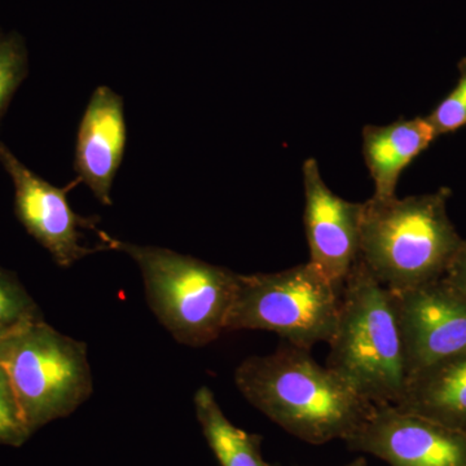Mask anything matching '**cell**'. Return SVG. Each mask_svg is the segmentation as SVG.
Returning <instances> with one entry per match:
<instances>
[{
	"label": "cell",
	"instance_id": "cell-1",
	"mask_svg": "<svg viewBox=\"0 0 466 466\" xmlns=\"http://www.w3.org/2000/svg\"><path fill=\"white\" fill-rule=\"evenodd\" d=\"M235 381L251 406L315 446L348 441L373 408L345 380L320 366L309 350L290 343L242 361Z\"/></svg>",
	"mask_w": 466,
	"mask_h": 466
},
{
	"label": "cell",
	"instance_id": "cell-2",
	"mask_svg": "<svg viewBox=\"0 0 466 466\" xmlns=\"http://www.w3.org/2000/svg\"><path fill=\"white\" fill-rule=\"evenodd\" d=\"M450 188L428 195L364 202L360 256L391 291L440 281L464 238L449 216Z\"/></svg>",
	"mask_w": 466,
	"mask_h": 466
},
{
	"label": "cell",
	"instance_id": "cell-3",
	"mask_svg": "<svg viewBox=\"0 0 466 466\" xmlns=\"http://www.w3.org/2000/svg\"><path fill=\"white\" fill-rule=\"evenodd\" d=\"M327 366L373 406L397 404L410 372L392 291L359 258L343 285Z\"/></svg>",
	"mask_w": 466,
	"mask_h": 466
},
{
	"label": "cell",
	"instance_id": "cell-4",
	"mask_svg": "<svg viewBox=\"0 0 466 466\" xmlns=\"http://www.w3.org/2000/svg\"><path fill=\"white\" fill-rule=\"evenodd\" d=\"M99 236L106 248L124 251L139 267L153 314L177 342L201 348L226 332L238 274L165 248Z\"/></svg>",
	"mask_w": 466,
	"mask_h": 466
},
{
	"label": "cell",
	"instance_id": "cell-5",
	"mask_svg": "<svg viewBox=\"0 0 466 466\" xmlns=\"http://www.w3.org/2000/svg\"><path fill=\"white\" fill-rule=\"evenodd\" d=\"M0 366L33 434L72 415L94 391L86 343L58 332L43 318L2 337Z\"/></svg>",
	"mask_w": 466,
	"mask_h": 466
},
{
	"label": "cell",
	"instance_id": "cell-6",
	"mask_svg": "<svg viewBox=\"0 0 466 466\" xmlns=\"http://www.w3.org/2000/svg\"><path fill=\"white\" fill-rule=\"evenodd\" d=\"M339 303L341 293L309 262L274 274H238L226 332L267 330L311 350L332 339Z\"/></svg>",
	"mask_w": 466,
	"mask_h": 466
},
{
	"label": "cell",
	"instance_id": "cell-7",
	"mask_svg": "<svg viewBox=\"0 0 466 466\" xmlns=\"http://www.w3.org/2000/svg\"><path fill=\"white\" fill-rule=\"evenodd\" d=\"M346 444L390 466H466L465 434L392 404L373 406Z\"/></svg>",
	"mask_w": 466,
	"mask_h": 466
},
{
	"label": "cell",
	"instance_id": "cell-8",
	"mask_svg": "<svg viewBox=\"0 0 466 466\" xmlns=\"http://www.w3.org/2000/svg\"><path fill=\"white\" fill-rule=\"evenodd\" d=\"M392 296L410 379L466 351V294L440 280L415 289L392 291Z\"/></svg>",
	"mask_w": 466,
	"mask_h": 466
},
{
	"label": "cell",
	"instance_id": "cell-9",
	"mask_svg": "<svg viewBox=\"0 0 466 466\" xmlns=\"http://www.w3.org/2000/svg\"><path fill=\"white\" fill-rule=\"evenodd\" d=\"M0 162L15 186V208L18 220L63 268L94 254L81 244L79 229H96L95 220L76 214L67 201L69 188H57L29 170L0 143Z\"/></svg>",
	"mask_w": 466,
	"mask_h": 466
},
{
	"label": "cell",
	"instance_id": "cell-10",
	"mask_svg": "<svg viewBox=\"0 0 466 466\" xmlns=\"http://www.w3.org/2000/svg\"><path fill=\"white\" fill-rule=\"evenodd\" d=\"M302 174L309 262L342 293L346 279L360 256L364 204L343 200L330 191L314 158L305 161Z\"/></svg>",
	"mask_w": 466,
	"mask_h": 466
},
{
	"label": "cell",
	"instance_id": "cell-11",
	"mask_svg": "<svg viewBox=\"0 0 466 466\" xmlns=\"http://www.w3.org/2000/svg\"><path fill=\"white\" fill-rule=\"evenodd\" d=\"M124 99L106 86L92 94L82 116L76 146V173L95 198L112 207L113 182L126 149Z\"/></svg>",
	"mask_w": 466,
	"mask_h": 466
},
{
	"label": "cell",
	"instance_id": "cell-12",
	"mask_svg": "<svg viewBox=\"0 0 466 466\" xmlns=\"http://www.w3.org/2000/svg\"><path fill=\"white\" fill-rule=\"evenodd\" d=\"M428 116L400 119L386 126L368 125L363 128V156L375 182L376 200L397 198L398 179L416 157L437 139Z\"/></svg>",
	"mask_w": 466,
	"mask_h": 466
},
{
	"label": "cell",
	"instance_id": "cell-13",
	"mask_svg": "<svg viewBox=\"0 0 466 466\" xmlns=\"http://www.w3.org/2000/svg\"><path fill=\"white\" fill-rule=\"evenodd\" d=\"M392 406L466 435V351L410 377Z\"/></svg>",
	"mask_w": 466,
	"mask_h": 466
},
{
	"label": "cell",
	"instance_id": "cell-14",
	"mask_svg": "<svg viewBox=\"0 0 466 466\" xmlns=\"http://www.w3.org/2000/svg\"><path fill=\"white\" fill-rule=\"evenodd\" d=\"M195 410L205 440L220 466H271L263 459L259 435L233 425L208 386L196 391Z\"/></svg>",
	"mask_w": 466,
	"mask_h": 466
},
{
	"label": "cell",
	"instance_id": "cell-15",
	"mask_svg": "<svg viewBox=\"0 0 466 466\" xmlns=\"http://www.w3.org/2000/svg\"><path fill=\"white\" fill-rule=\"evenodd\" d=\"M41 318V309L16 276L0 268V336Z\"/></svg>",
	"mask_w": 466,
	"mask_h": 466
},
{
	"label": "cell",
	"instance_id": "cell-16",
	"mask_svg": "<svg viewBox=\"0 0 466 466\" xmlns=\"http://www.w3.org/2000/svg\"><path fill=\"white\" fill-rule=\"evenodd\" d=\"M27 73L25 46L17 35L0 41V116Z\"/></svg>",
	"mask_w": 466,
	"mask_h": 466
},
{
	"label": "cell",
	"instance_id": "cell-17",
	"mask_svg": "<svg viewBox=\"0 0 466 466\" xmlns=\"http://www.w3.org/2000/svg\"><path fill=\"white\" fill-rule=\"evenodd\" d=\"M459 79L455 88L435 106L428 116L435 134H452L466 126V57L458 64Z\"/></svg>",
	"mask_w": 466,
	"mask_h": 466
},
{
	"label": "cell",
	"instance_id": "cell-18",
	"mask_svg": "<svg viewBox=\"0 0 466 466\" xmlns=\"http://www.w3.org/2000/svg\"><path fill=\"white\" fill-rule=\"evenodd\" d=\"M32 435L7 373L0 366V444L21 447Z\"/></svg>",
	"mask_w": 466,
	"mask_h": 466
},
{
	"label": "cell",
	"instance_id": "cell-19",
	"mask_svg": "<svg viewBox=\"0 0 466 466\" xmlns=\"http://www.w3.org/2000/svg\"><path fill=\"white\" fill-rule=\"evenodd\" d=\"M441 280L453 289L466 294V240L462 241Z\"/></svg>",
	"mask_w": 466,
	"mask_h": 466
},
{
	"label": "cell",
	"instance_id": "cell-20",
	"mask_svg": "<svg viewBox=\"0 0 466 466\" xmlns=\"http://www.w3.org/2000/svg\"><path fill=\"white\" fill-rule=\"evenodd\" d=\"M345 466H367L366 459L360 458L355 460V461L350 462V464Z\"/></svg>",
	"mask_w": 466,
	"mask_h": 466
},
{
	"label": "cell",
	"instance_id": "cell-21",
	"mask_svg": "<svg viewBox=\"0 0 466 466\" xmlns=\"http://www.w3.org/2000/svg\"><path fill=\"white\" fill-rule=\"evenodd\" d=\"M2 337H3V336H0V339H2Z\"/></svg>",
	"mask_w": 466,
	"mask_h": 466
},
{
	"label": "cell",
	"instance_id": "cell-22",
	"mask_svg": "<svg viewBox=\"0 0 466 466\" xmlns=\"http://www.w3.org/2000/svg\"><path fill=\"white\" fill-rule=\"evenodd\" d=\"M0 41H2V38H0Z\"/></svg>",
	"mask_w": 466,
	"mask_h": 466
}]
</instances>
